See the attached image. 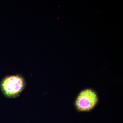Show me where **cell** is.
Masks as SVG:
<instances>
[{"label":"cell","mask_w":123,"mask_h":123,"mask_svg":"<svg viewBox=\"0 0 123 123\" xmlns=\"http://www.w3.org/2000/svg\"><path fill=\"white\" fill-rule=\"evenodd\" d=\"M0 86L6 97L15 98L18 97L24 90L25 81L21 75H10L2 79Z\"/></svg>","instance_id":"obj_1"},{"label":"cell","mask_w":123,"mask_h":123,"mask_svg":"<svg viewBox=\"0 0 123 123\" xmlns=\"http://www.w3.org/2000/svg\"><path fill=\"white\" fill-rule=\"evenodd\" d=\"M97 92L91 88L82 90L78 95L75 101V106L78 111L86 112L93 109L98 103Z\"/></svg>","instance_id":"obj_2"}]
</instances>
